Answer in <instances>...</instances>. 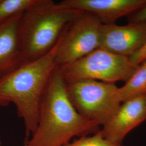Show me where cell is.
Listing matches in <instances>:
<instances>
[{
	"mask_svg": "<svg viewBox=\"0 0 146 146\" xmlns=\"http://www.w3.org/2000/svg\"><path fill=\"white\" fill-rule=\"evenodd\" d=\"M0 1H1V0H0Z\"/></svg>",
	"mask_w": 146,
	"mask_h": 146,
	"instance_id": "e0dca14e",
	"label": "cell"
},
{
	"mask_svg": "<svg viewBox=\"0 0 146 146\" xmlns=\"http://www.w3.org/2000/svg\"><path fill=\"white\" fill-rule=\"evenodd\" d=\"M23 13L0 22V78L25 63L18 34Z\"/></svg>",
	"mask_w": 146,
	"mask_h": 146,
	"instance_id": "30bf717a",
	"label": "cell"
},
{
	"mask_svg": "<svg viewBox=\"0 0 146 146\" xmlns=\"http://www.w3.org/2000/svg\"><path fill=\"white\" fill-rule=\"evenodd\" d=\"M129 57L99 48L83 58L59 68L65 81L93 80L115 84L126 82L135 72Z\"/></svg>",
	"mask_w": 146,
	"mask_h": 146,
	"instance_id": "5b68a950",
	"label": "cell"
},
{
	"mask_svg": "<svg viewBox=\"0 0 146 146\" xmlns=\"http://www.w3.org/2000/svg\"><path fill=\"white\" fill-rule=\"evenodd\" d=\"M146 95V58L137 66L123 86L119 88L121 102Z\"/></svg>",
	"mask_w": 146,
	"mask_h": 146,
	"instance_id": "8fae6325",
	"label": "cell"
},
{
	"mask_svg": "<svg viewBox=\"0 0 146 146\" xmlns=\"http://www.w3.org/2000/svg\"><path fill=\"white\" fill-rule=\"evenodd\" d=\"M146 120V95H144L122 102L101 131L106 140L122 144L127 135Z\"/></svg>",
	"mask_w": 146,
	"mask_h": 146,
	"instance_id": "ba28073f",
	"label": "cell"
},
{
	"mask_svg": "<svg viewBox=\"0 0 146 146\" xmlns=\"http://www.w3.org/2000/svg\"><path fill=\"white\" fill-rule=\"evenodd\" d=\"M59 41L41 58L25 63L0 78V106L13 104L23 120L25 142L36 130L40 105L51 75L57 68L55 56Z\"/></svg>",
	"mask_w": 146,
	"mask_h": 146,
	"instance_id": "7a4b0ae2",
	"label": "cell"
},
{
	"mask_svg": "<svg viewBox=\"0 0 146 146\" xmlns=\"http://www.w3.org/2000/svg\"><path fill=\"white\" fill-rule=\"evenodd\" d=\"M82 11L52 0L39 2L21 16L18 34L25 63L41 58L58 43L68 25Z\"/></svg>",
	"mask_w": 146,
	"mask_h": 146,
	"instance_id": "3957f363",
	"label": "cell"
},
{
	"mask_svg": "<svg viewBox=\"0 0 146 146\" xmlns=\"http://www.w3.org/2000/svg\"><path fill=\"white\" fill-rule=\"evenodd\" d=\"M1 146V141L0 140V146Z\"/></svg>",
	"mask_w": 146,
	"mask_h": 146,
	"instance_id": "2e32d148",
	"label": "cell"
},
{
	"mask_svg": "<svg viewBox=\"0 0 146 146\" xmlns=\"http://www.w3.org/2000/svg\"><path fill=\"white\" fill-rule=\"evenodd\" d=\"M131 63L135 66H138L146 58V42L137 52L129 57Z\"/></svg>",
	"mask_w": 146,
	"mask_h": 146,
	"instance_id": "9a60e30c",
	"label": "cell"
},
{
	"mask_svg": "<svg viewBox=\"0 0 146 146\" xmlns=\"http://www.w3.org/2000/svg\"><path fill=\"white\" fill-rule=\"evenodd\" d=\"M39 1L40 0H1L0 22L11 16L25 13Z\"/></svg>",
	"mask_w": 146,
	"mask_h": 146,
	"instance_id": "7c38bea8",
	"label": "cell"
},
{
	"mask_svg": "<svg viewBox=\"0 0 146 146\" xmlns=\"http://www.w3.org/2000/svg\"><path fill=\"white\" fill-rule=\"evenodd\" d=\"M102 23L82 11L72 21L60 37L55 56L58 68L74 62L99 48Z\"/></svg>",
	"mask_w": 146,
	"mask_h": 146,
	"instance_id": "8992f818",
	"label": "cell"
},
{
	"mask_svg": "<svg viewBox=\"0 0 146 146\" xmlns=\"http://www.w3.org/2000/svg\"><path fill=\"white\" fill-rule=\"evenodd\" d=\"M65 82L69 99L78 113L100 126L110 120L122 103L115 84L93 80Z\"/></svg>",
	"mask_w": 146,
	"mask_h": 146,
	"instance_id": "277c9868",
	"label": "cell"
},
{
	"mask_svg": "<svg viewBox=\"0 0 146 146\" xmlns=\"http://www.w3.org/2000/svg\"><path fill=\"white\" fill-rule=\"evenodd\" d=\"M146 42V22L102 24L99 48L110 52L129 58Z\"/></svg>",
	"mask_w": 146,
	"mask_h": 146,
	"instance_id": "52a82bcc",
	"label": "cell"
},
{
	"mask_svg": "<svg viewBox=\"0 0 146 146\" xmlns=\"http://www.w3.org/2000/svg\"><path fill=\"white\" fill-rule=\"evenodd\" d=\"M129 15V23L146 22V5Z\"/></svg>",
	"mask_w": 146,
	"mask_h": 146,
	"instance_id": "5bb4252c",
	"label": "cell"
},
{
	"mask_svg": "<svg viewBox=\"0 0 146 146\" xmlns=\"http://www.w3.org/2000/svg\"><path fill=\"white\" fill-rule=\"evenodd\" d=\"M60 5L88 13L96 16L102 24H113L119 18L140 9L146 0H63Z\"/></svg>",
	"mask_w": 146,
	"mask_h": 146,
	"instance_id": "9c48e42d",
	"label": "cell"
},
{
	"mask_svg": "<svg viewBox=\"0 0 146 146\" xmlns=\"http://www.w3.org/2000/svg\"><path fill=\"white\" fill-rule=\"evenodd\" d=\"M63 146H125L116 144L106 140L102 135L101 129L94 134L79 137L78 139L69 142Z\"/></svg>",
	"mask_w": 146,
	"mask_h": 146,
	"instance_id": "4fadbf2b",
	"label": "cell"
},
{
	"mask_svg": "<svg viewBox=\"0 0 146 146\" xmlns=\"http://www.w3.org/2000/svg\"><path fill=\"white\" fill-rule=\"evenodd\" d=\"M100 126L84 117L73 106L66 82L57 67L42 98L36 130L22 146H63L74 137L90 135Z\"/></svg>",
	"mask_w": 146,
	"mask_h": 146,
	"instance_id": "6da1fadb",
	"label": "cell"
}]
</instances>
